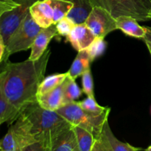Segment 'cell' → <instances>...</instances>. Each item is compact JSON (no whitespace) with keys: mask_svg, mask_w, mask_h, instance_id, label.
<instances>
[{"mask_svg":"<svg viewBox=\"0 0 151 151\" xmlns=\"http://www.w3.org/2000/svg\"><path fill=\"white\" fill-rule=\"evenodd\" d=\"M51 51L37 60L7 63L0 71V86L18 119L29 105L37 102L38 87L44 79Z\"/></svg>","mask_w":151,"mask_h":151,"instance_id":"1","label":"cell"},{"mask_svg":"<svg viewBox=\"0 0 151 151\" xmlns=\"http://www.w3.org/2000/svg\"><path fill=\"white\" fill-rule=\"evenodd\" d=\"M21 114L29 122L31 132L37 141H44L48 147L58 134L72 125L57 111L43 109L38 102L29 105Z\"/></svg>","mask_w":151,"mask_h":151,"instance_id":"2","label":"cell"},{"mask_svg":"<svg viewBox=\"0 0 151 151\" xmlns=\"http://www.w3.org/2000/svg\"><path fill=\"white\" fill-rule=\"evenodd\" d=\"M72 7L69 0H38L30 6L29 13L41 28H47L66 17Z\"/></svg>","mask_w":151,"mask_h":151,"instance_id":"3","label":"cell"},{"mask_svg":"<svg viewBox=\"0 0 151 151\" xmlns=\"http://www.w3.org/2000/svg\"><path fill=\"white\" fill-rule=\"evenodd\" d=\"M56 111L73 126H79L89 131L96 139H98L110 113L108 111L102 115L91 114L81 109L76 101L65 105Z\"/></svg>","mask_w":151,"mask_h":151,"instance_id":"4","label":"cell"},{"mask_svg":"<svg viewBox=\"0 0 151 151\" xmlns=\"http://www.w3.org/2000/svg\"><path fill=\"white\" fill-rule=\"evenodd\" d=\"M93 7L105 9L116 19L120 16H128L138 22H147L151 0H90Z\"/></svg>","mask_w":151,"mask_h":151,"instance_id":"5","label":"cell"},{"mask_svg":"<svg viewBox=\"0 0 151 151\" xmlns=\"http://www.w3.org/2000/svg\"><path fill=\"white\" fill-rule=\"evenodd\" d=\"M42 28L34 21L30 13H28L19 27L10 37L6 44L3 62L14 53L31 49L32 44Z\"/></svg>","mask_w":151,"mask_h":151,"instance_id":"6","label":"cell"},{"mask_svg":"<svg viewBox=\"0 0 151 151\" xmlns=\"http://www.w3.org/2000/svg\"><path fill=\"white\" fill-rule=\"evenodd\" d=\"M37 142L31 132V126L24 115L21 114L11 124L1 140L0 151H22L24 147Z\"/></svg>","mask_w":151,"mask_h":151,"instance_id":"7","label":"cell"},{"mask_svg":"<svg viewBox=\"0 0 151 151\" xmlns=\"http://www.w3.org/2000/svg\"><path fill=\"white\" fill-rule=\"evenodd\" d=\"M96 37L105 38L112 31L117 29L116 19L109 12L100 7H94L84 22Z\"/></svg>","mask_w":151,"mask_h":151,"instance_id":"8","label":"cell"},{"mask_svg":"<svg viewBox=\"0 0 151 151\" xmlns=\"http://www.w3.org/2000/svg\"><path fill=\"white\" fill-rule=\"evenodd\" d=\"M32 4L24 2L20 4L13 10L7 11L0 17V35L2 36L5 45L10 37L22 24L28 13Z\"/></svg>","mask_w":151,"mask_h":151,"instance_id":"9","label":"cell"},{"mask_svg":"<svg viewBox=\"0 0 151 151\" xmlns=\"http://www.w3.org/2000/svg\"><path fill=\"white\" fill-rule=\"evenodd\" d=\"M96 36L85 23L78 24L70 33L66 36V41L69 42L78 52L84 50L93 42Z\"/></svg>","mask_w":151,"mask_h":151,"instance_id":"10","label":"cell"},{"mask_svg":"<svg viewBox=\"0 0 151 151\" xmlns=\"http://www.w3.org/2000/svg\"><path fill=\"white\" fill-rule=\"evenodd\" d=\"M97 139L109 151H141V147H137L128 143L121 142L114 136L109 125V121L106 120L103 125L100 136Z\"/></svg>","mask_w":151,"mask_h":151,"instance_id":"11","label":"cell"},{"mask_svg":"<svg viewBox=\"0 0 151 151\" xmlns=\"http://www.w3.org/2000/svg\"><path fill=\"white\" fill-rule=\"evenodd\" d=\"M50 151H79L73 125L65 128L50 142Z\"/></svg>","mask_w":151,"mask_h":151,"instance_id":"12","label":"cell"},{"mask_svg":"<svg viewBox=\"0 0 151 151\" xmlns=\"http://www.w3.org/2000/svg\"><path fill=\"white\" fill-rule=\"evenodd\" d=\"M58 35V33L55 24L52 25L47 28H42L37 35L31 47V53L28 59L30 60H38L47 51V46L49 45L50 41Z\"/></svg>","mask_w":151,"mask_h":151,"instance_id":"13","label":"cell"},{"mask_svg":"<svg viewBox=\"0 0 151 151\" xmlns=\"http://www.w3.org/2000/svg\"><path fill=\"white\" fill-rule=\"evenodd\" d=\"M64 82L52 91L37 97V102L41 108L47 110L56 111L65 106L63 100Z\"/></svg>","mask_w":151,"mask_h":151,"instance_id":"14","label":"cell"},{"mask_svg":"<svg viewBox=\"0 0 151 151\" xmlns=\"http://www.w3.org/2000/svg\"><path fill=\"white\" fill-rule=\"evenodd\" d=\"M116 24L117 29L128 36L144 39L146 34L145 27L140 26L138 21L134 18L128 16H120L116 19Z\"/></svg>","mask_w":151,"mask_h":151,"instance_id":"15","label":"cell"},{"mask_svg":"<svg viewBox=\"0 0 151 151\" xmlns=\"http://www.w3.org/2000/svg\"><path fill=\"white\" fill-rule=\"evenodd\" d=\"M73 3V7L68 13V18L76 24L84 23L93 9L90 0H69Z\"/></svg>","mask_w":151,"mask_h":151,"instance_id":"16","label":"cell"},{"mask_svg":"<svg viewBox=\"0 0 151 151\" xmlns=\"http://www.w3.org/2000/svg\"><path fill=\"white\" fill-rule=\"evenodd\" d=\"M91 63V60L86 50L78 52L70 69L67 72L68 75L75 80L90 69Z\"/></svg>","mask_w":151,"mask_h":151,"instance_id":"17","label":"cell"},{"mask_svg":"<svg viewBox=\"0 0 151 151\" xmlns=\"http://www.w3.org/2000/svg\"><path fill=\"white\" fill-rule=\"evenodd\" d=\"M68 76V72L61 74H55L44 78L38 87L37 97L47 94L61 85Z\"/></svg>","mask_w":151,"mask_h":151,"instance_id":"18","label":"cell"},{"mask_svg":"<svg viewBox=\"0 0 151 151\" xmlns=\"http://www.w3.org/2000/svg\"><path fill=\"white\" fill-rule=\"evenodd\" d=\"M79 151H92L96 139L91 133L79 126H73Z\"/></svg>","mask_w":151,"mask_h":151,"instance_id":"19","label":"cell"},{"mask_svg":"<svg viewBox=\"0 0 151 151\" xmlns=\"http://www.w3.org/2000/svg\"><path fill=\"white\" fill-rule=\"evenodd\" d=\"M82 95V91L75 82V80L69 75L64 81L63 86V100L65 105L76 101Z\"/></svg>","mask_w":151,"mask_h":151,"instance_id":"20","label":"cell"},{"mask_svg":"<svg viewBox=\"0 0 151 151\" xmlns=\"http://www.w3.org/2000/svg\"><path fill=\"white\" fill-rule=\"evenodd\" d=\"M16 121L13 111L0 86V125L4 122L11 125Z\"/></svg>","mask_w":151,"mask_h":151,"instance_id":"21","label":"cell"},{"mask_svg":"<svg viewBox=\"0 0 151 151\" xmlns=\"http://www.w3.org/2000/svg\"><path fill=\"white\" fill-rule=\"evenodd\" d=\"M82 109L88 113L94 115H102L108 111H111L110 108L103 107L96 102L94 97H87L82 101L78 102Z\"/></svg>","mask_w":151,"mask_h":151,"instance_id":"22","label":"cell"},{"mask_svg":"<svg viewBox=\"0 0 151 151\" xmlns=\"http://www.w3.org/2000/svg\"><path fill=\"white\" fill-rule=\"evenodd\" d=\"M105 38L96 37L93 42L86 49V51L89 55L91 62L96 58L100 57L105 52L107 47V42L104 40Z\"/></svg>","mask_w":151,"mask_h":151,"instance_id":"23","label":"cell"},{"mask_svg":"<svg viewBox=\"0 0 151 151\" xmlns=\"http://www.w3.org/2000/svg\"><path fill=\"white\" fill-rule=\"evenodd\" d=\"M76 24L71 20L67 16L60 19L58 22L55 24L56 29H57L58 35L60 36H67L71 31L73 29Z\"/></svg>","mask_w":151,"mask_h":151,"instance_id":"24","label":"cell"},{"mask_svg":"<svg viewBox=\"0 0 151 151\" xmlns=\"http://www.w3.org/2000/svg\"><path fill=\"white\" fill-rule=\"evenodd\" d=\"M81 76H82L83 92L85 93L87 97H94V83H93V78L92 75H91V69L84 72Z\"/></svg>","mask_w":151,"mask_h":151,"instance_id":"25","label":"cell"},{"mask_svg":"<svg viewBox=\"0 0 151 151\" xmlns=\"http://www.w3.org/2000/svg\"><path fill=\"white\" fill-rule=\"evenodd\" d=\"M19 5L20 4L14 0H0V17L4 13L13 10Z\"/></svg>","mask_w":151,"mask_h":151,"instance_id":"26","label":"cell"},{"mask_svg":"<svg viewBox=\"0 0 151 151\" xmlns=\"http://www.w3.org/2000/svg\"><path fill=\"white\" fill-rule=\"evenodd\" d=\"M49 147L44 141H37L22 149V151H48Z\"/></svg>","mask_w":151,"mask_h":151,"instance_id":"27","label":"cell"},{"mask_svg":"<svg viewBox=\"0 0 151 151\" xmlns=\"http://www.w3.org/2000/svg\"><path fill=\"white\" fill-rule=\"evenodd\" d=\"M5 43H4L2 36L0 35V63L3 62V58H4V52H5Z\"/></svg>","mask_w":151,"mask_h":151,"instance_id":"28","label":"cell"},{"mask_svg":"<svg viewBox=\"0 0 151 151\" xmlns=\"http://www.w3.org/2000/svg\"><path fill=\"white\" fill-rule=\"evenodd\" d=\"M94 151H109L101 144V142L98 139H96L94 145Z\"/></svg>","mask_w":151,"mask_h":151,"instance_id":"29","label":"cell"},{"mask_svg":"<svg viewBox=\"0 0 151 151\" xmlns=\"http://www.w3.org/2000/svg\"><path fill=\"white\" fill-rule=\"evenodd\" d=\"M144 27L145 28L146 34L143 40H147V41H150L151 43V27H146V26H144Z\"/></svg>","mask_w":151,"mask_h":151,"instance_id":"30","label":"cell"},{"mask_svg":"<svg viewBox=\"0 0 151 151\" xmlns=\"http://www.w3.org/2000/svg\"><path fill=\"white\" fill-rule=\"evenodd\" d=\"M15 1H16L19 4H22V3H24V2H28V3H31V4H33L35 1H38V0H14Z\"/></svg>","mask_w":151,"mask_h":151,"instance_id":"31","label":"cell"},{"mask_svg":"<svg viewBox=\"0 0 151 151\" xmlns=\"http://www.w3.org/2000/svg\"><path fill=\"white\" fill-rule=\"evenodd\" d=\"M144 41L145 42L146 46H147V49H148V50H149V52H150V54L151 55V43L150 42V41H147V40H144Z\"/></svg>","mask_w":151,"mask_h":151,"instance_id":"32","label":"cell"},{"mask_svg":"<svg viewBox=\"0 0 151 151\" xmlns=\"http://www.w3.org/2000/svg\"><path fill=\"white\" fill-rule=\"evenodd\" d=\"M148 17L149 19H150V20L151 19V7L150 9V10H149V13H148Z\"/></svg>","mask_w":151,"mask_h":151,"instance_id":"33","label":"cell"},{"mask_svg":"<svg viewBox=\"0 0 151 151\" xmlns=\"http://www.w3.org/2000/svg\"><path fill=\"white\" fill-rule=\"evenodd\" d=\"M146 151H151V145L149 146V147L146 149Z\"/></svg>","mask_w":151,"mask_h":151,"instance_id":"34","label":"cell"},{"mask_svg":"<svg viewBox=\"0 0 151 151\" xmlns=\"http://www.w3.org/2000/svg\"><path fill=\"white\" fill-rule=\"evenodd\" d=\"M0 145H1V140H0Z\"/></svg>","mask_w":151,"mask_h":151,"instance_id":"35","label":"cell"},{"mask_svg":"<svg viewBox=\"0 0 151 151\" xmlns=\"http://www.w3.org/2000/svg\"><path fill=\"white\" fill-rule=\"evenodd\" d=\"M48 151H50V147H49V150H48Z\"/></svg>","mask_w":151,"mask_h":151,"instance_id":"36","label":"cell"},{"mask_svg":"<svg viewBox=\"0 0 151 151\" xmlns=\"http://www.w3.org/2000/svg\"><path fill=\"white\" fill-rule=\"evenodd\" d=\"M92 151H94V148H93V150Z\"/></svg>","mask_w":151,"mask_h":151,"instance_id":"37","label":"cell"},{"mask_svg":"<svg viewBox=\"0 0 151 151\" xmlns=\"http://www.w3.org/2000/svg\"><path fill=\"white\" fill-rule=\"evenodd\" d=\"M150 113H151V108H150Z\"/></svg>","mask_w":151,"mask_h":151,"instance_id":"38","label":"cell"}]
</instances>
